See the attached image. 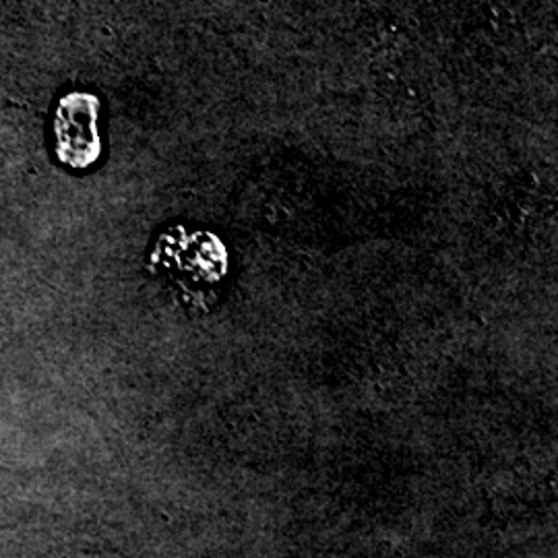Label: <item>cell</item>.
Segmentation results:
<instances>
[{"mask_svg": "<svg viewBox=\"0 0 558 558\" xmlns=\"http://www.w3.org/2000/svg\"><path fill=\"white\" fill-rule=\"evenodd\" d=\"M100 100L94 94L71 92L59 101L54 114L57 158L73 170H87L100 160L101 137L98 131Z\"/></svg>", "mask_w": 558, "mask_h": 558, "instance_id": "obj_1", "label": "cell"}]
</instances>
